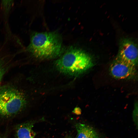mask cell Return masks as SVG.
I'll return each mask as SVG.
<instances>
[{"mask_svg": "<svg viewBox=\"0 0 138 138\" xmlns=\"http://www.w3.org/2000/svg\"><path fill=\"white\" fill-rule=\"evenodd\" d=\"M75 127L77 132L76 138H102L91 127L80 123H77Z\"/></svg>", "mask_w": 138, "mask_h": 138, "instance_id": "52a82bcc", "label": "cell"}, {"mask_svg": "<svg viewBox=\"0 0 138 138\" xmlns=\"http://www.w3.org/2000/svg\"><path fill=\"white\" fill-rule=\"evenodd\" d=\"M137 109V103L135 105L133 114V121L137 128L138 124Z\"/></svg>", "mask_w": 138, "mask_h": 138, "instance_id": "ba28073f", "label": "cell"}, {"mask_svg": "<svg viewBox=\"0 0 138 138\" xmlns=\"http://www.w3.org/2000/svg\"><path fill=\"white\" fill-rule=\"evenodd\" d=\"M36 122L31 121L18 125L16 129V135L17 138H34L36 133L32 128Z\"/></svg>", "mask_w": 138, "mask_h": 138, "instance_id": "8992f818", "label": "cell"}, {"mask_svg": "<svg viewBox=\"0 0 138 138\" xmlns=\"http://www.w3.org/2000/svg\"><path fill=\"white\" fill-rule=\"evenodd\" d=\"M21 93L13 89H8L0 93V117L7 118L17 114L26 104Z\"/></svg>", "mask_w": 138, "mask_h": 138, "instance_id": "3957f363", "label": "cell"}, {"mask_svg": "<svg viewBox=\"0 0 138 138\" xmlns=\"http://www.w3.org/2000/svg\"><path fill=\"white\" fill-rule=\"evenodd\" d=\"M66 138H73L71 137H67Z\"/></svg>", "mask_w": 138, "mask_h": 138, "instance_id": "30bf717a", "label": "cell"}, {"mask_svg": "<svg viewBox=\"0 0 138 138\" xmlns=\"http://www.w3.org/2000/svg\"><path fill=\"white\" fill-rule=\"evenodd\" d=\"M3 74V70L1 65H0V82Z\"/></svg>", "mask_w": 138, "mask_h": 138, "instance_id": "9c48e42d", "label": "cell"}, {"mask_svg": "<svg viewBox=\"0 0 138 138\" xmlns=\"http://www.w3.org/2000/svg\"><path fill=\"white\" fill-rule=\"evenodd\" d=\"M62 46L61 37L56 32H36L31 36L27 49L37 58L49 59L60 54Z\"/></svg>", "mask_w": 138, "mask_h": 138, "instance_id": "6da1fadb", "label": "cell"}, {"mask_svg": "<svg viewBox=\"0 0 138 138\" xmlns=\"http://www.w3.org/2000/svg\"><path fill=\"white\" fill-rule=\"evenodd\" d=\"M120 59L136 66L138 61V49L132 40L124 38L121 41L118 55Z\"/></svg>", "mask_w": 138, "mask_h": 138, "instance_id": "277c9868", "label": "cell"}, {"mask_svg": "<svg viewBox=\"0 0 138 138\" xmlns=\"http://www.w3.org/2000/svg\"><path fill=\"white\" fill-rule=\"evenodd\" d=\"M0 138H2L0 136Z\"/></svg>", "mask_w": 138, "mask_h": 138, "instance_id": "8fae6325", "label": "cell"}, {"mask_svg": "<svg viewBox=\"0 0 138 138\" xmlns=\"http://www.w3.org/2000/svg\"><path fill=\"white\" fill-rule=\"evenodd\" d=\"M55 65L61 73L75 76L89 68L93 63L90 57L86 53L80 50L73 48L57 60Z\"/></svg>", "mask_w": 138, "mask_h": 138, "instance_id": "7a4b0ae2", "label": "cell"}, {"mask_svg": "<svg viewBox=\"0 0 138 138\" xmlns=\"http://www.w3.org/2000/svg\"><path fill=\"white\" fill-rule=\"evenodd\" d=\"M110 70L113 77L124 79L134 75L136 72V66L116 57L111 65Z\"/></svg>", "mask_w": 138, "mask_h": 138, "instance_id": "5b68a950", "label": "cell"}]
</instances>
